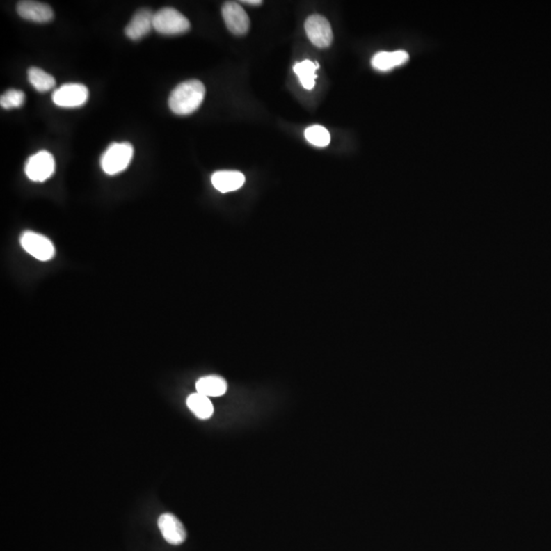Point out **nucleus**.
Segmentation results:
<instances>
[{
	"label": "nucleus",
	"mask_w": 551,
	"mask_h": 551,
	"mask_svg": "<svg viewBox=\"0 0 551 551\" xmlns=\"http://www.w3.org/2000/svg\"><path fill=\"white\" fill-rule=\"evenodd\" d=\"M157 525L168 543L172 545H180L185 542L187 533L182 522L176 516L170 513H163L159 517Z\"/></svg>",
	"instance_id": "obj_9"
},
{
	"label": "nucleus",
	"mask_w": 551,
	"mask_h": 551,
	"mask_svg": "<svg viewBox=\"0 0 551 551\" xmlns=\"http://www.w3.org/2000/svg\"><path fill=\"white\" fill-rule=\"evenodd\" d=\"M205 95V87L200 81L189 80L179 84L170 93L168 106L173 113L187 115L198 111Z\"/></svg>",
	"instance_id": "obj_1"
},
{
	"label": "nucleus",
	"mask_w": 551,
	"mask_h": 551,
	"mask_svg": "<svg viewBox=\"0 0 551 551\" xmlns=\"http://www.w3.org/2000/svg\"><path fill=\"white\" fill-rule=\"evenodd\" d=\"M56 170V161L51 153L41 150L28 159L25 173L33 182H45Z\"/></svg>",
	"instance_id": "obj_4"
},
{
	"label": "nucleus",
	"mask_w": 551,
	"mask_h": 551,
	"mask_svg": "<svg viewBox=\"0 0 551 551\" xmlns=\"http://www.w3.org/2000/svg\"><path fill=\"white\" fill-rule=\"evenodd\" d=\"M214 187L222 193L236 191L245 183V177L237 170H218L211 176Z\"/></svg>",
	"instance_id": "obj_12"
},
{
	"label": "nucleus",
	"mask_w": 551,
	"mask_h": 551,
	"mask_svg": "<svg viewBox=\"0 0 551 551\" xmlns=\"http://www.w3.org/2000/svg\"><path fill=\"white\" fill-rule=\"evenodd\" d=\"M410 56L404 50H397L392 52H378L372 58V65L374 69L380 72H388L394 67H400L408 63Z\"/></svg>",
	"instance_id": "obj_13"
},
{
	"label": "nucleus",
	"mask_w": 551,
	"mask_h": 551,
	"mask_svg": "<svg viewBox=\"0 0 551 551\" xmlns=\"http://www.w3.org/2000/svg\"><path fill=\"white\" fill-rule=\"evenodd\" d=\"M17 12L19 17L34 23H48L54 19V10L48 4L38 1H19L17 6Z\"/></svg>",
	"instance_id": "obj_10"
},
{
	"label": "nucleus",
	"mask_w": 551,
	"mask_h": 551,
	"mask_svg": "<svg viewBox=\"0 0 551 551\" xmlns=\"http://www.w3.org/2000/svg\"><path fill=\"white\" fill-rule=\"evenodd\" d=\"M305 32L312 45L319 48L329 47L333 41L331 25L325 17L312 15L305 21Z\"/></svg>",
	"instance_id": "obj_6"
},
{
	"label": "nucleus",
	"mask_w": 551,
	"mask_h": 551,
	"mask_svg": "<svg viewBox=\"0 0 551 551\" xmlns=\"http://www.w3.org/2000/svg\"><path fill=\"white\" fill-rule=\"evenodd\" d=\"M319 67H320V65L318 63L305 60L301 63H297L293 67V71L298 76L303 88L312 90L316 84V71Z\"/></svg>",
	"instance_id": "obj_16"
},
{
	"label": "nucleus",
	"mask_w": 551,
	"mask_h": 551,
	"mask_svg": "<svg viewBox=\"0 0 551 551\" xmlns=\"http://www.w3.org/2000/svg\"><path fill=\"white\" fill-rule=\"evenodd\" d=\"M134 148L128 142L113 143L107 147L100 159L102 170L109 176L126 170L132 161Z\"/></svg>",
	"instance_id": "obj_2"
},
{
	"label": "nucleus",
	"mask_w": 551,
	"mask_h": 551,
	"mask_svg": "<svg viewBox=\"0 0 551 551\" xmlns=\"http://www.w3.org/2000/svg\"><path fill=\"white\" fill-rule=\"evenodd\" d=\"M22 247L33 257L41 262H47L54 259L56 255L54 245L45 236L32 231H26L22 234Z\"/></svg>",
	"instance_id": "obj_5"
},
{
	"label": "nucleus",
	"mask_w": 551,
	"mask_h": 551,
	"mask_svg": "<svg viewBox=\"0 0 551 551\" xmlns=\"http://www.w3.org/2000/svg\"><path fill=\"white\" fill-rule=\"evenodd\" d=\"M305 135L306 140L310 144L318 146V147H326L329 145L330 141H331L329 131L319 125L308 127L305 130Z\"/></svg>",
	"instance_id": "obj_18"
},
{
	"label": "nucleus",
	"mask_w": 551,
	"mask_h": 551,
	"mask_svg": "<svg viewBox=\"0 0 551 551\" xmlns=\"http://www.w3.org/2000/svg\"><path fill=\"white\" fill-rule=\"evenodd\" d=\"M29 82L37 91L47 92L56 86V79L39 67H31L28 71Z\"/></svg>",
	"instance_id": "obj_17"
},
{
	"label": "nucleus",
	"mask_w": 551,
	"mask_h": 551,
	"mask_svg": "<svg viewBox=\"0 0 551 551\" xmlns=\"http://www.w3.org/2000/svg\"><path fill=\"white\" fill-rule=\"evenodd\" d=\"M25 102V93L17 89H10L0 97V106L4 109H17Z\"/></svg>",
	"instance_id": "obj_19"
},
{
	"label": "nucleus",
	"mask_w": 551,
	"mask_h": 551,
	"mask_svg": "<svg viewBox=\"0 0 551 551\" xmlns=\"http://www.w3.org/2000/svg\"><path fill=\"white\" fill-rule=\"evenodd\" d=\"M188 408L191 410L198 419L207 420L213 417L214 406L211 399L200 393H193L189 395L186 400Z\"/></svg>",
	"instance_id": "obj_15"
},
{
	"label": "nucleus",
	"mask_w": 551,
	"mask_h": 551,
	"mask_svg": "<svg viewBox=\"0 0 551 551\" xmlns=\"http://www.w3.org/2000/svg\"><path fill=\"white\" fill-rule=\"evenodd\" d=\"M153 15L154 14L148 8L138 10L125 29L127 37L136 41L150 34L153 29Z\"/></svg>",
	"instance_id": "obj_11"
},
{
	"label": "nucleus",
	"mask_w": 551,
	"mask_h": 551,
	"mask_svg": "<svg viewBox=\"0 0 551 551\" xmlns=\"http://www.w3.org/2000/svg\"><path fill=\"white\" fill-rule=\"evenodd\" d=\"M153 29L163 35L183 34L189 31L190 22L175 8H161L153 15Z\"/></svg>",
	"instance_id": "obj_3"
},
{
	"label": "nucleus",
	"mask_w": 551,
	"mask_h": 551,
	"mask_svg": "<svg viewBox=\"0 0 551 551\" xmlns=\"http://www.w3.org/2000/svg\"><path fill=\"white\" fill-rule=\"evenodd\" d=\"M242 2L249 4V6H260V4L262 3V1H260V0H245V1Z\"/></svg>",
	"instance_id": "obj_20"
},
{
	"label": "nucleus",
	"mask_w": 551,
	"mask_h": 551,
	"mask_svg": "<svg viewBox=\"0 0 551 551\" xmlns=\"http://www.w3.org/2000/svg\"><path fill=\"white\" fill-rule=\"evenodd\" d=\"M222 15L225 24L230 32L242 36L248 32L250 19L240 4L237 2H227L223 6Z\"/></svg>",
	"instance_id": "obj_8"
},
{
	"label": "nucleus",
	"mask_w": 551,
	"mask_h": 551,
	"mask_svg": "<svg viewBox=\"0 0 551 551\" xmlns=\"http://www.w3.org/2000/svg\"><path fill=\"white\" fill-rule=\"evenodd\" d=\"M228 389V384L224 378L211 375L200 378L196 382V390L207 397H218L224 395Z\"/></svg>",
	"instance_id": "obj_14"
},
{
	"label": "nucleus",
	"mask_w": 551,
	"mask_h": 551,
	"mask_svg": "<svg viewBox=\"0 0 551 551\" xmlns=\"http://www.w3.org/2000/svg\"><path fill=\"white\" fill-rule=\"evenodd\" d=\"M89 91L85 85L78 83L65 84L52 94L54 104L61 107H79L86 104Z\"/></svg>",
	"instance_id": "obj_7"
}]
</instances>
